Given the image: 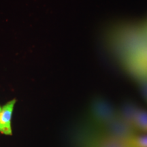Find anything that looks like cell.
Here are the masks:
<instances>
[{"instance_id": "6", "label": "cell", "mask_w": 147, "mask_h": 147, "mask_svg": "<svg viewBox=\"0 0 147 147\" xmlns=\"http://www.w3.org/2000/svg\"><path fill=\"white\" fill-rule=\"evenodd\" d=\"M138 109L133 106L127 105L121 110V119L133 127V121Z\"/></svg>"}, {"instance_id": "3", "label": "cell", "mask_w": 147, "mask_h": 147, "mask_svg": "<svg viewBox=\"0 0 147 147\" xmlns=\"http://www.w3.org/2000/svg\"><path fill=\"white\" fill-rule=\"evenodd\" d=\"M93 113L100 122L106 124L117 118V115L113 108L105 102H98L95 103L93 106Z\"/></svg>"}, {"instance_id": "2", "label": "cell", "mask_w": 147, "mask_h": 147, "mask_svg": "<svg viewBox=\"0 0 147 147\" xmlns=\"http://www.w3.org/2000/svg\"><path fill=\"white\" fill-rule=\"evenodd\" d=\"M16 100L10 101L3 106L0 112V132L5 135H12L11 119Z\"/></svg>"}, {"instance_id": "8", "label": "cell", "mask_w": 147, "mask_h": 147, "mask_svg": "<svg viewBox=\"0 0 147 147\" xmlns=\"http://www.w3.org/2000/svg\"><path fill=\"white\" fill-rule=\"evenodd\" d=\"M141 90H142L143 96L147 101V79L143 80L142 84H141Z\"/></svg>"}, {"instance_id": "1", "label": "cell", "mask_w": 147, "mask_h": 147, "mask_svg": "<svg viewBox=\"0 0 147 147\" xmlns=\"http://www.w3.org/2000/svg\"><path fill=\"white\" fill-rule=\"evenodd\" d=\"M106 125L108 136L125 141H127L134 137L132 127L120 118L117 117Z\"/></svg>"}, {"instance_id": "4", "label": "cell", "mask_w": 147, "mask_h": 147, "mask_svg": "<svg viewBox=\"0 0 147 147\" xmlns=\"http://www.w3.org/2000/svg\"><path fill=\"white\" fill-rule=\"evenodd\" d=\"M92 147H129L127 141L106 136L95 140Z\"/></svg>"}, {"instance_id": "9", "label": "cell", "mask_w": 147, "mask_h": 147, "mask_svg": "<svg viewBox=\"0 0 147 147\" xmlns=\"http://www.w3.org/2000/svg\"><path fill=\"white\" fill-rule=\"evenodd\" d=\"M1 108L0 107V112H1Z\"/></svg>"}, {"instance_id": "7", "label": "cell", "mask_w": 147, "mask_h": 147, "mask_svg": "<svg viewBox=\"0 0 147 147\" xmlns=\"http://www.w3.org/2000/svg\"><path fill=\"white\" fill-rule=\"evenodd\" d=\"M129 147H147V136L133 137L127 140Z\"/></svg>"}, {"instance_id": "5", "label": "cell", "mask_w": 147, "mask_h": 147, "mask_svg": "<svg viewBox=\"0 0 147 147\" xmlns=\"http://www.w3.org/2000/svg\"><path fill=\"white\" fill-rule=\"evenodd\" d=\"M133 127L147 133V111L138 109L133 121Z\"/></svg>"}]
</instances>
